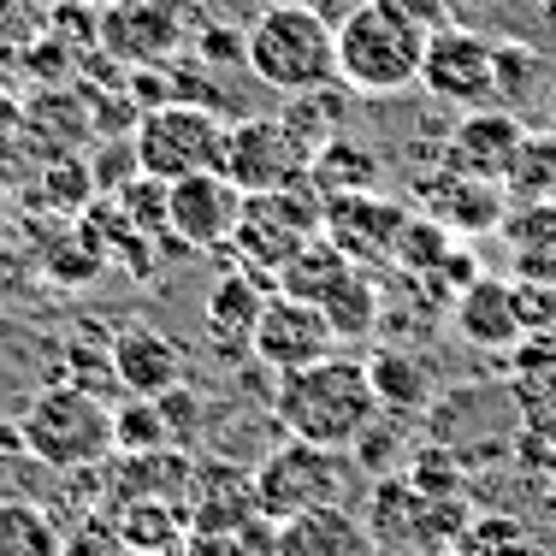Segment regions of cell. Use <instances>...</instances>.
I'll use <instances>...</instances> for the list:
<instances>
[{"instance_id":"cell-28","label":"cell","mask_w":556,"mask_h":556,"mask_svg":"<svg viewBox=\"0 0 556 556\" xmlns=\"http://www.w3.org/2000/svg\"><path fill=\"white\" fill-rule=\"evenodd\" d=\"M343 113H350V101L332 96V84H326V89H308V96H285V113L278 118H285L308 149H320V142H332L343 130Z\"/></svg>"},{"instance_id":"cell-26","label":"cell","mask_w":556,"mask_h":556,"mask_svg":"<svg viewBox=\"0 0 556 556\" xmlns=\"http://www.w3.org/2000/svg\"><path fill=\"white\" fill-rule=\"evenodd\" d=\"M450 255H456V231L439 225L432 214H408L403 237H396L391 267H403V273H415V278H439L450 267Z\"/></svg>"},{"instance_id":"cell-39","label":"cell","mask_w":556,"mask_h":556,"mask_svg":"<svg viewBox=\"0 0 556 556\" xmlns=\"http://www.w3.org/2000/svg\"><path fill=\"white\" fill-rule=\"evenodd\" d=\"M539 7H545V18H551V24H556V0H539Z\"/></svg>"},{"instance_id":"cell-8","label":"cell","mask_w":556,"mask_h":556,"mask_svg":"<svg viewBox=\"0 0 556 556\" xmlns=\"http://www.w3.org/2000/svg\"><path fill=\"white\" fill-rule=\"evenodd\" d=\"M420 89L456 113L497 108V36L473 30V24H444L427 36V60H420Z\"/></svg>"},{"instance_id":"cell-20","label":"cell","mask_w":556,"mask_h":556,"mask_svg":"<svg viewBox=\"0 0 556 556\" xmlns=\"http://www.w3.org/2000/svg\"><path fill=\"white\" fill-rule=\"evenodd\" d=\"M350 273H355V261L343 255L332 237H314L296 261H285V267H278V290H285V296H296V302L326 308V302L343 290V278H350Z\"/></svg>"},{"instance_id":"cell-3","label":"cell","mask_w":556,"mask_h":556,"mask_svg":"<svg viewBox=\"0 0 556 556\" xmlns=\"http://www.w3.org/2000/svg\"><path fill=\"white\" fill-rule=\"evenodd\" d=\"M420 60H427V36L403 24L396 12L355 0L338 18V84L362 101H391L420 84Z\"/></svg>"},{"instance_id":"cell-32","label":"cell","mask_w":556,"mask_h":556,"mask_svg":"<svg viewBox=\"0 0 556 556\" xmlns=\"http://www.w3.org/2000/svg\"><path fill=\"white\" fill-rule=\"evenodd\" d=\"M118 214L137 225L142 237H166V184L161 178H130L125 190H118Z\"/></svg>"},{"instance_id":"cell-17","label":"cell","mask_w":556,"mask_h":556,"mask_svg":"<svg viewBox=\"0 0 556 556\" xmlns=\"http://www.w3.org/2000/svg\"><path fill=\"white\" fill-rule=\"evenodd\" d=\"M273 556H374V527H362L343 503L302 509L290 521H278Z\"/></svg>"},{"instance_id":"cell-11","label":"cell","mask_w":556,"mask_h":556,"mask_svg":"<svg viewBox=\"0 0 556 556\" xmlns=\"http://www.w3.org/2000/svg\"><path fill=\"white\" fill-rule=\"evenodd\" d=\"M237 214H243V190L225 172L166 184V243L172 249H231Z\"/></svg>"},{"instance_id":"cell-23","label":"cell","mask_w":556,"mask_h":556,"mask_svg":"<svg viewBox=\"0 0 556 556\" xmlns=\"http://www.w3.org/2000/svg\"><path fill=\"white\" fill-rule=\"evenodd\" d=\"M125 36H142L137 42L142 60H154V54H166L172 42H184L178 24L166 18V0H125V7H113L108 12V48L113 54L125 48Z\"/></svg>"},{"instance_id":"cell-18","label":"cell","mask_w":556,"mask_h":556,"mask_svg":"<svg viewBox=\"0 0 556 556\" xmlns=\"http://www.w3.org/2000/svg\"><path fill=\"white\" fill-rule=\"evenodd\" d=\"M308 184H314L320 202H338V195H374L379 184H386V161H379V149L362 142L355 130H338L332 142L314 149Z\"/></svg>"},{"instance_id":"cell-35","label":"cell","mask_w":556,"mask_h":556,"mask_svg":"<svg viewBox=\"0 0 556 556\" xmlns=\"http://www.w3.org/2000/svg\"><path fill=\"white\" fill-rule=\"evenodd\" d=\"M374 7L396 12V18L415 24L420 36H432V30H444V24H450V0H374Z\"/></svg>"},{"instance_id":"cell-9","label":"cell","mask_w":556,"mask_h":556,"mask_svg":"<svg viewBox=\"0 0 556 556\" xmlns=\"http://www.w3.org/2000/svg\"><path fill=\"white\" fill-rule=\"evenodd\" d=\"M308 166H314V149L285 118H237L231 137H225V178L243 195L308 184Z\"/></svg>"},{"instance_id":"cell-33","label":"cell","mask_w":556,"mask_h":556,"mask_svg":"<svg viewBox=\"0 0 556 556\" xmlns=\"http://www.w3.org/2000/svg\"><path fill=\"white\" fill-rule=\"evenodd\" d=\"M509 290H515V314H521V332H539V338H545L551 326H556V285H539V278H521V273H515V278H509Z\"/></svg>"},{"instance_id":"cell-10","label":"cell","mask_w":556,"mask_h":556,"mask_svg":"<svg viewBox=\"0 0 556 556\" xmlns=\"http://www.w3.org/2000/svg\"><path fill=\"white\" fill-rule=\"evenodd\" d=\"M332 343H338V332L314 302H296V296H285V290H273L261 320H255V338H249V355H255L273 379H285V374H296V367H314V362H326V355H338Z\"/></svg>"},{"instance_id":"cell-13","label":"cell","mask_w":556,"mask_h":556,"mask_svg":"<svg viewBox=\"0 0 556 556\" xmlns=\"http://www.w3.org/2000/svg\"><path fill=\"white\" fill-rule=\"evenodd\" d=\"M403 225H408V207L374 190V195H338V202H326L320 237H332L355 267H379V261L396 255Z\"/></svg>"},{"instance_id":"cell-16","label":"cell","mask_w":556,"mask_h":556,"mask_svg":"<svg viewBox=\"0 0 556 556\" xmlns=\"http://www.w3.org/2000/svg\"><path fill=\"white\" fill-rule=\"evenodd\" d=\"M450 326H456L462 343L473 350H515L521 332V314H515V290L509 278H473L450 296Z\"/></svg>"},{"instance_id":"cell-1","label":"cell","mask_w":556,"mask_h":556,"mask_svg":"<svg viewBox=\"0 0 556 556\" xmlns=\"http://www.w3.org/2000/svg\"><path fill=\"white\" fill-rule=\"evenodd\" d=\"M379 415L386 408L367 379V362H350V355H326V362L296 367L273 386V420L285 427V439L320 450H355Z\"/></svg>"},{"instance_id":"cell-37","label":"cell","mask_w":556,"mask_h":556,"mask_svg":"<svg viewBox=\"0 0 556 556\" xmlns=\"http://www.w3.org/2000/svg\"><path fill=\"white\" fill-rule=\"evenodd\" d=\"M497 0H450V24H473V12H492Z\"/></svg>"},{"instance_id":"cell-38","label":"cell","mask_w":556,"mask_h":556,"mask_svg":"<svg viewBox=\"0 0 556 556\" xmlns=\"http://www.w3.org/2000/svg\"><path fill=\"white\" fill-rule=\"evenodd\" d=\"M545 118H551V130H556V77H551V89H545Z\"/></svg>"},{"instance_id":"cell-12","label":"cell","mask_w":556,"mask_h":556,"mask_svg":"<svg viewBox=\"0 0 556 556\" xmlns=\"http://www.w3.org/2000/svg\"><path fill=\"white\" fill-rule=\"evenodd\" d=\"M527 137V118L509 113V108H473L450 125L444 149H439V166L462 172V178H485V184H503L515 149Z\"/></svg>"},{"instance_id":"cell-14","label":"cell","mask_w":556,"mask_h":556,"mask_svg":"<svg viewBox=\"0 0 556 556\" xmlns=\"http://www.w3.org/2000/svg\"><path fill=\"white\" fill-rule=\"evenodd\" d=\"M113 386H125L142 403H161V396L184 391V350L178 338H166L161 326L130 320L125 332L113 338Z\"/></svg>"},{"instance_id":"cell-22","label":"cell","mask_w":556,"mask_h":556,"mask_svg":"<svg viewBox=\"0 0 556 556\" xmlns=\"http://www.w3.org/2000/svg\"><path fill=\"white\" fill-rule=\"evenodd\" d=\"M503 190H509V207L556 202V130H527L509 172H503Z\"/></svg>"},{"instance_id":"cell-15","label":"cell","mask_w":556,"mask_h":556,"mask_svg":"<svg viewBox=\"0 0 556 556\" xmlns=\"http://www.w3.org/2000/svg\"><path fill=\"white\" fill-rule=\"evenodd\" d=\"M420 207L439 225H450L456 237L462 231H503V219H509V190L439 166L432 178H420Z\"/></svg>"},{"instance_id":"cell-27","label":"cell","mask_w":556,"mask_h":556,"mask_svg":"<svg viewBox=\"0 0 556 556\" xmlns=\"http://www.w3.org/2000/svg\"><path fill=\"white\" fill-rule=\"evenodd\" d=\"M320 314L332 320L338 338H367V332H374V326H379V278H374V267H355Z\"/></svg>"},{"instance_id":"cell-31","label":"cell","mask_w":556,"mask_h":556,"mask_svg":"<svg viewBox=\"0 0 556 556\" xmlns=\"http://www.w3.org/2000/svg\"><path fill=\"white\" fill-rule=\"evenodd\" d=\"M503 231H509V243L521 249V255H556V202H521V207H509Z\"/></svg>"},{"instance_id":"cell-21","label":"cell","mask_w":556,"mask_h":556,"mask_svg":"<svg viewBox=\"0 0 556 556\" xmlns=\"http://www.w3.org/2000/svg\"><path fill=\"white\" fill-rule=\"evenodd\" d=\"M0 556H65L60 521L30 497H7L0 503Z\"/></svg>"},{"instance_id":"cell-36","label":"cell","mask_w":556,"mask_h":556,"mask_svg":"<svg viewBox=\"0 0 556 556\" xmlns=\"http://www.w3.org/2000/svg\"><path fill=\"white\" fill-rule=\"evenodd\" d=\"M30 462V444H24V420L0 415V468H24Z\"/></svg>"},{"instance_id":"cell-29","label":"cell","mask_w":556,"mask_h":556,"mask_svg":"<svg viewBox=\"0 0 556 556\" xmlns=\"http://www.w3.org/2000/svg\"><path fill=\"white\" fill-rule=\"evenodd\" d=\"M172 444V420L161 403H142V396H130L125 408H113V450H125V456H154V450Z\"/></svg>"},{"instance_id":"cell-5","label":"cell","mask_w":556,"mask_h":556,"mask_svg":"<svg viewBox=\"0 0 556 556\" xmlns=\"http://www.w3.org/2000/svg\"><path fill=\"white\" fill-rule=\"evenodd\" d=\"M225 125L219 113L195 108V101H166V108H149L130 130V161H137L142 178H202V172H225Z\"/></svg>"},{"instance_id":"cell-30","label":"cell","mask_w":556,"mask_h":556,"mask_svg":"<svg viewBox=\"0 0 556 556\" xmlns=\"http://www.w3.org/2000/svg\"><path fill=\"white\" fill-rule=\"evenodd\" d=\"M462 556H551V545H539L509 515H480L473 527H462Z\"/></svg>"},{"instance_id":"cell-34","label":"cell","mask_w":556,"mask_h":556,"mask_svg":"<svg viewBox=\"0 0 556 556\" xmlns=\"http://www.w3.org/2000/svg\"><path fill=\"white\" fill-rule=\"evenodd\" d=\"M65 556H130L125 533L113 521H84L72 539H65Z\"/></svg>"},{"instance_id":"cell-4","label":"cell","mask_w":556,"mask_h":556,"mask_svg":"<svg viewBox=\"0 0 556 556\" xmlns=\"http://www.w3.org/2000/svg\"><path fill=\"white\" fill-rule=\"evenodd\" d=\"M24 444L30 462L48 473H89L113 456V403L89 386L54 379L24 403Z\"/></svg>"},{"instance_id":"cell-2","label":"cell","mask_w":556,"mask_h":556,"mask_svg":"<svg viewBox=\"0 0 556 556\" xmlns=\"http://www.w3.org/2000/svg\"><path fill=\"white\" fill-rule=\"evenodd\" d=\"M243 65L278 96H308L338 84V30L308 0H273L243 30Z\"/></svg>"},{"instance_id":"cell-7","label":"cell","mask_w":556,"mask_h":556,"mask_svg":"<svg viewBox=\"0 0 556 556\" xmlns=\"http://www.w3.org/2000/svg\"><path fill=\"white\" fill-rule=\"evenodd\" d=\"M249 485H255V515L290 521V515H302V509L343 503V492H350V462H343V450L285 439L255 473H249Z\"/></svg>"},{"instance_id":"cell-19","label":"cell","mask_w":556,"mask_h":556,"mask_svg":"<svg viewBox=\"0 0 556 556\" xmlns=\"http://www.w3.org/2000/svg\"><path fill=\"white\" fill-rule=\"evenodd\" d=\"M267 296H273V285H267V273H255V267H243L237 261L231 273L219 278L214 290H207V332H214L219 350H249V338H255V320H261V308H267Z\"/></svg>"},{"instance_id":"cell-24","label":"cell","mask_w":556,"mask_h":556,"mask_svg":"<svg viewBox=\"0 0 556 556\" xmlns=\"http://www.w3.org/2000/svg\"><path fill=\"white\" fill-rule=\"evenodd\" d=\"M367 379H374L386 415H415V408H427L432 386H427V374H420V362L408 350H379L374 362H367Z\"/></svg>"},{"instance_id":"cell-25","label":"cell","mask_w":556,"mask_h":556,"mask_svg":"<svg viewBox=\"0 0 556 556\" xmlns=\"http://www.w3.org/2000/svg\"><path fill=\"white\" fill-rule=\"evenodd\" d=\"M551 89V65L539 48L527 42H503L497 36V108H527V101H545Z\"/></svg>"},{"instance_id":"cell-6","label":"cell","mask_w":556,"mask_h":556,"mask_svg":"<svg viewBox=\"0 0 556 556\" xmlns=\"http://www.w3.org/2000/svg\"><path fill=\"white\" fill-rule=\"evenodd\" d=\"M320 214H326V202L314 195V184H290V190L243 195L231 255L243 261V267L278 278V267H285V261H296L302 249L320 237Z\"/></svg>"}]
</instances>
